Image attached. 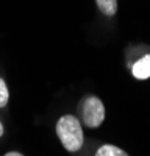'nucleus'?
Returning a JSON list of instances; mask_svg holds the SVG:
<instances>
[{
  "label": "nucleus",
  "mask_w": 150,
  "mask_h": 156,
  "mask_svg": "<svg viewBox=\"0 0 150 156\" xmlns=\"http://www.w3.org/2000/svg\"><path fill=\"white\" fill-rule=\"evenodd\" d=\"M55 133L62 148L69 153H77L84 144V133L80 119L73 114H64L56 120Z\"/></svg>",
  "instance_id": "1"
},
{
  "label": "nucleus",
  "mask_w": 150,
  "mask_h": 156,
  "mask_svg": "<svg viewBox=\"0 0 150 156\" xmlns=\"http://www.w3.org/2000/svg\"><path fill=\"white\" fill-rule=\"evenodd\" d=\"M77 112H78V119L81 122L83 126L95 129L98 126H102V123L105 122V105L100 100V97L97 95H84L77 106Z\"/></svg>",
  "instance_id": "2"
},
{
  "label": "nucleus",
  "mask_w": 150,
  "mask_h": 156,
  "mask_svg": "<svg viewBox=\"0 0 150 156\" xmlns=\"http://www.w3.org/2000/svg\"><path fill=\"white\" fill-rule=\"evenodd\" d=\"M131 75L136 80H148L150 78V53L142 55L131 64Z\"/></svg>",
  "instance_id": "3"
},
{
  "label": "nucleus",
  "mask_w": 150,
  "mask_h": 156,
  "mask_svg": "<svg viewBox=\"0 0 150 156\" xmlns=\"http://www.w3.org/2000/svg\"><path fill=\"white\" fill-rule=\"evenodd\" d=\"M95 5L97 9L106 17H114L119 9L117 0H95Z\"/></svg>",
  "instance_id": "4"
},
{
  "label": "nucleus",
  "mask_w": 150,
  "mask_h": 156,
  "mask_svg": "<svg viewBox=\"0 0 150 156\" xmlns=\"http://www.w3.org/2000/svg\"><path fill=\"white\" fill-rule=\"evenodd\" d=\"M94 156H130V154L114 144H103L95 150Z\"/></svg>",
  "instance_id": "5"
},
{
  "label": "nucleus",
  "mask_w": 150,
  "mask_h": 156,
  "mask_svg": "<svg viewBox=\"0 0 150 156\" xmlns=\"http://www.w3.org/2000/svg\"><path fill=\"white\" fill-rule=\"evenodd\" d=\"M9 101V90L6 86V81L0 76V109L5 108Z\"/></svg>",
  "instance_id": "6"
},
{
  "label": "nucleus",
  "mask_w": 150,
  "mask_h": 156,
  "mask_svg": "<svg viewBox=\"0 0 150 156\" xmlns=\"http://www.w3.org/2000/svg\"><path fill=\"white\" fill-rule=\"evenodd\" d=\"M5 156H25V154H22V153H19V151H8Z\"/></svg>",
  "instance_id": "7"
},
{
  "label": "nucleus",
  "mask_w": 150,
  "mask_h": 156,
  "mask_svg": "<svg viewBox=\"0 0 150 156\" xmlns=\"http://www.w3.org/2000/svg\"><path fill=\"white\" fill-rule=\"evenodd\" d=\"M3 131H5V129H3V125H2V122H0V137L3 136Z\"/></svg>",
  "instance_id": "8"
}]
</instances>
